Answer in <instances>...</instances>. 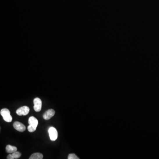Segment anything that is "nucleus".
<instances>
[{
  "label": "nucleus",
  "mask_w": 159,
  "mask_h": 159,
  "mask_svg": "<svg viewBox=\"0 0 159 159\" xmlns=\"http://www.w3.org/2000/svg\"><path fill=\"white\" fill-rule=\"evenodd\" d=\"M28 123L29 124V126L28 127V131L30 132H34L35 131L38 124L37 119L34 116H31L29 119Z\"/></svg>",
  "instance_id": "obj_1"
},
{
  "label": "nucleus",
  "mask_w": 159,
  "mask_h": 159,
  "mask_svg": "<svg viewBox=\"0 0 159 159\" xmlns=\"http://www.w3.org/2000/svg\"><path fill=\"white\" fill-rule=\"evenodd\" d=\"M0 113L5 121L8 122H12V118L10 115V112L9 110L7 108L2 109L1 110Z\"/></svg>",
  "instance_id": "obj_2"
},
{
  "label": "nucleus",
  "mask_w": 159,
  "mask_h": 159,
  "mask_svg": "<svg viewBox=\"0 0 159 159\" xmlns=\"http://www.w3.org/2000/svg\"><path fill=\"white\" fill-rule=\"evenodd\" d=\"M48 132L51 141H56L58 137V133L57 130L54 127H51L48 130Z\"/></svg>",
  "instance_id": "obj_3"
},
{
  "label": "nucleus",
  "mask_w": 159,
  "mask_h": 159,
  "mask_svg": "<svg viewBox=\"0 0 159 159\" xmlns=\"http://www.w3.org/2000/svg\"><path fill=\"white\" fill-rule=\"evenodd\" d=\"M29 111L30 109L27 106H23L18 109L16 111V113L19 116H25L28 114Z\"/></svg>",
  "instance_id": "obj_4"
},
{
  "label": "nucleus",
  "mask_w": 159,
  "mask_h": 159,
  "mask_svg": "<svg viewBox=\"0 0 159 159\" xmlns=\"http://www.w3.org/2000/svg\"><path fill=\"white\" fill-rule=\"evenodd\" d=\"M34 109L36 112H40L42 109V102L39 98H35L34 99Z\"/></svg>",
  "instance_id": "obj_5"
},
{
  "label": "nucleus",
  "mask_w": 159,
  "mask_h": 159,
  "mask_svg": "<svg viewBox=\"0 0 159 159\" xmlns=\"http://www.w3.org/2000/svg\"><path fill=\"white\" fill-rule=\"evenodd\" d=\"M13 127L17 131L19 132L24 131L26 130V127L23 124L19 122H15L13 123Z\"/></svg>",
  "instance_id": "obj_6"
},
{
  "label": "nucleus",
  "mask_w": 159,
  "mask_h": 159,
  "mask_svg": "<svg viewBox=\"0 0 159 159\" xmlns=\"http://www.w3.org/2000/svg\"><path fill=\"white\" fill-rule=\"evenodd\" d=\"M55 112L53 109H49L44 113L43 115V118L44 119L49 120L53 117L55 115Z\"/></svg>",
  "instance_id": "obj_7"
},
{
  "label": "nucleus",
  "mask_w": 159,
  "mask_h": 159,
  "mask_svg": "<svg viewBox=\"0 0 159 159\" xmlns=\"http://www.w3.org/2000/svg\"><path fill=\"white\" fill-rule=\"evenodd\" d=\"M21 156V153H19V152H17V151H16V152H14L12 154H9L7 158L8 159H19V158H20Z\"/></svg>",
  "instance_id": "obj_8"
},
{
  "label": "nucleus",
  "mask_w": 159,
  "mask_h": 159,
  "mask_svg": "<svg viewBox=\"0 0 159 159\" xmlns=\"http://www.w3.org/2000/svg\"><path fill=\"white\" fill-rule=\"evenodd\" d=\"M17 149L15 146L8 145L6 147V150L7 152L9 153H12L17 151Z\"/></svg>",
  "instance_id": "obj_9"
},
{
  "label": "nucleus",
  "mask_w": 159,
  "mask_h": 159,
  "mask_svg": "<svg viewBox=\"0 0 159 159\" xmlns=\"http://www.w3.org/2000/svg\"><path fill=\"white\" fill-rule=\"evenodd\" d=\"M43 157L42 154L40 153H34L31 156L29 159H42Z\"/></svg>",
  "instance_id": "obj_10"
},
{
  "label": "nucleus",
  "mask_w": 159,
  "mask_h": 159,
  "mask_svg": "<svg viewBox=\"0 0 159 159\" xmlns=\"http://www.w3.org/2000/svg\"><path fill=\"white\" fill-rule=\"evenodd\" d=\"M68 159H79V158L75 154H70L68 155Z\"/></svg>",
  "instance_id": "obj_11"
}]
</instances>
